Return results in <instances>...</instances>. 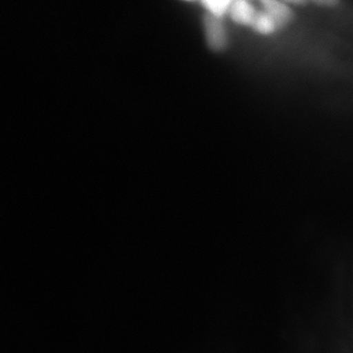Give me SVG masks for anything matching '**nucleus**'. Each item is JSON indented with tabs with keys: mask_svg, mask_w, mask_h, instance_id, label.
<instances>
[{
	"mask_svg": "<svg viewBox=\"0 0 353 353\" xmlns=\"http://www.w3.org/2000/svg\"><path fill=\"white\" fill-rule=\"evenodd\" d=\"M203 28L207 44L211 50L222 52L228 46V33L222 17L207 12L203 17Z\"/></svg>",
	"mask_w": 353,
	"mask_h": 353,
	"instance_id": "nucleus-1",
	"label": "nucleus"
},
{
	"mask_svg": "<svg viewBox=\"0 0 353 353\" xmlns=\"http://www.w3.org/2000/svg\"><path fill=\"white\" fill-rule=\"evenodd\" d=\"M233 0H201L207 12L223 17L228 13Z\"/></svg>",
	"mask_w": 353,
	"mask_h": 353,
	"instance_id": "nucleus-5",
	"label": "nucleus"
},
{
	"mask_svg": "<svg viewBox=\"0 0 353 353\" xmlns=\"http://www.w3.org/2000/svg\"><path fill=\"white\" fill-rule=\"evenodd\" d=\"M251 28L256 32L263 35L272 34L281 29L277 22L264 10L257 12Z\"/></svg>",
	"mask_w": 353,
	"mask_h": 353,
	"instance_id": "nucleus-4",
	"label": "nucleus"
},
{
	"mask_svg": "<svg viewBox=\"0 0 353 353\" xmlns=\"http://www.w3.org/2000/svg\"><path fill=\"white\" fill-rule=\"evenodd\" d=\"M259 2L262 4L263 10L277 22L281 29L293 19L292 12L281 0H259Z\"/></svg>",
	"mask_w": 353,
	"mask_h": 353,
	"instance_id": "nucleus-3",
	"label": "nucleus"
},
{
	"mask_svg": "<svg viewBox=\"0 0 353 353\" xmlns=\"http://www.w3.org/2000/svg\"><path fill=\"white\" fill-rule=\"evenodd\" d=\"M317 3L324 4V6H333L338 2V0H312Z\"/></svg>",
	"mask_w": 353,
	"mask_h": 353,
	"instance_id": "nucleus-6",
	"label": "nucleus"
},
{
	"mask_svg": "<svg viewBox=\"0 0 353 353\" xmlns=\"http://www.w3.org/2000/svg\"><path fill=\"white\" fill-rule=\"evenodd\" d=\"M257 12L248 0H233L228 13L236 24L251 28Z\"/></svg>",
	"mask_w": 353,
	"mask_h": 353,
	"instance_id": "nucleus-2",
	"label": "nucleus"
},
{
	"mask_svg": "<svg viewBox=\"0 0 353 353\" xmlns=\"http://www.w3.org/2000/svg\"><path fill=\"white\" fill-rule=\"evenodd\" d=\"M188 1H191V0H188Z\"/></svg>",
	"mask_w": 353,
	"mask_h": 353,
	"instance_id": "nucleus-8",
	"label": "nucleus"
},
{
	"mask_svg": "<svg viewBox=\"0 0 353 353\" xmlns=\"http://www.w3.org/2000/svg\"><path fill=\"white\" fill-rule=\"evenodd\" d=\"M281 1L293 4H303L305 3L307 0H281Z\"/></svg>",
	"mask_w": 353,
	"mask_h": 353,
	"instance_id": "nucleus-7",
	"label": "nucleus"
}]
</instances>
